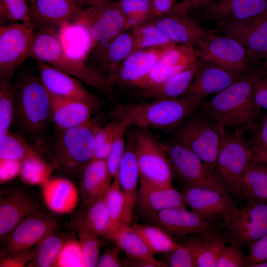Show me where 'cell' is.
Returning <instances> with one entry per match:
<instances>
[{"instance_id": "cell-1", "label": "cell", "mask_w": 267, "mask_h": 267, "mask_svg": "<svg viewBox=\"0 0 267 267\" xmlns=\"http://www.w3.org/2000/svg\"><path fill=\"white\" fill-rule=\"evenodd\" d=\"M261 68L252 69L240 80L203 102L199 109L221 129L232 127L245 131L256 125L260 109L254 100Z\"/></svg>"}, {"instance_id": "cell-2", "label": "cell", "mask_w": 267, "mask_h": 267, "mask_svg": "<svg viewBox=\"0 0 267 267\" xmlns=\"http://www.w3.org/2000/svg\"><path fill=\"white\" fill-rule=\"evenodd\" d=\"M204 99L194 97L154 99L151 101L118 106L115 119L143 129L175 130L195 112Z\"/></svg>"}, {"instance_id": "cell-3", "label": "cell", "mask_w": 267, "mask_h": 267, "mask_svg": "<svg viewBox=\"0 0 267 267\" xmlns=\"http://www.w3.org/2000/svg\"><path fill=\"white\" fill-rule=\"evenodd\" d=\"M30 57L45 62L114 99L113 87L104 76L85 60L67 53L61 44L57 27L35 32Z\"/></svg>"}, {"instance_id": "cell-4", "label": "cell", "mask_w": 267, "mask_h": 267, "mask_svg": "<svg viewBox=\"0 0 267 267\" xmlns=\"http://www.w3.org/2000/svg\"><path fill=\"white\" fill-rule=\"evenodd\" d=\"M13 120L21 131L41 144L51 120V99L40 77L27 75L15 84Z\"/></svg>"}, {"instance_id": "cell-5", "label": "cell", "mask_w": 267, "mask_h": 267, "mask_svg": "<svg viewBox=\"0 0 267 267\" xmlns=\"http://www.w3.org/2000/svg\"><path fill=\"white\" fill-rule=\"evenodd\" d=\"M95 126L90 121L61 130L54 141L45 148L53 169L72 176H82L93 158Z\"/></svg>"}, {"instance_id": "cell-6", "label": "cell", "mask_w": 267, "mask_h": 267, "mask_svg": "<svg viewBox=\"0 0 267 267\" xmlns=\"http://www.w3.org/2000/svg\"><path fill=\"white\" fill-rule=\"evenodd\" d=\"M244 131L223 133L214 171L233 196L241 197L242 177L250 163L255 160Z\"/></svg>"}, {"instance_id": "cell-7", "label": "cell", "mask_w": 267, "mask_h": 267, "mask_svg": "<svg viewBox=\"0 0 267 267\" xmlns=\"http://www.w3.org/2000/svg\"><path fill=\"white\" fill-rule=\"evenodd\" d=\"M225 132L199 108L175 129L173 140L188 148L214 170Z\"/></svg>"}, {"instance_id": "cell-8", "label": "cell", "mask_w": 267, "mask_h": 267, "mask_svg": "<svg viewBox=\"0 0 267 267\" xmlns=\"http://www.w3.org/2000/svg\"><path fill=\"white\" fill-rule=\"evenodd\" d=\"M139 182L158 187L173 186V169L166 152L148 133H135Z\"/></svg>"}, {"instance_id": "cell-9", "label": "cell", "mask_w": 267, "mask_h": 267, "mask_svg": "<svg viewBox=\"0 0 267 267\" xmlns=\"http://www.w3.org/2000/svg\"><path fill=\"white\" fill-rule=\"evenodd\" d=\"M161 144L169 159L173 171L185 185L209 187L231 195L214 170L192 150L174 140Z\"/></svg>"}, {"instance_id": "cell-10", "label": "cell", "mask_w": 267, "mask_h": 267, "mask_svg": "<svg viewBox=\"0 0 267 267\" xmlns=\"http://www.w3.org/2000/svg\"><path fill=\"white\" fill-rule=\"evenodd\" d=\"M34 30L31 22L0 26V81L10 80L19 66L30 57Z\"/></svg>"}, {"instance_id": "cell-11", "label": "cell", "mask_w": 267, "mask_h": 267, "mask_svg": "<svg viewBox=\"0 0 267 267\" xmlns=\"http://www.w3.org/2000/svg\"><path fill=\"white\" fill-rule=\"evenodd\" d=\"M83 24L90 38L89 53L127 30V22L117 1L101 7L82 9L73 20Z\"/></svg>"}, {"instance_id": "cell-12", "label": "cell", "mask_w": 267, "mask_h": 267, "mask_svg": "<svg viewBox=\"0 0 267 267\" xmlns=\"http://www.w3.org/2000/svg\"><path fill=\"white\" fill-rule=\"evenodd\" d=\"M57 222L51 216L38 211L19 222L1 240V258L12 256L38 245L55 232Z\"/></svg>"}, {"instance_id": "cell-13", "label": "cell", "mask_w": 267, "mask_h": 267, "mask_svg": "<svg viewBox=\"0 0 267 267\" xmlns=\"http://www.w3.org/2000/svg\"><path fill=\"white\" fill-rule=\"evenodd\" d=\"M198 47L199 60L233 72L245 73L252 69L253 62L248 51L234 38L214 33Z\"/></svg>"}, {"instance_id": "cell-14", "label": "cell", "mask_w": 267, "mask_h": 267, "mask_svg": "<svg viewBox=\"0 0 267 267\" xmlns=\"http://www.w3.org/2000/svg\"><path fill=\"white\" fill-rule=\"evenodd\" d=\"M182 193L192 211L221 224L239 209L231 195L209 187L185 185Z\"/></svg>"}, {"instance_id": "cell-15", "label": "cell", "mask_w": 267, "mask_h": 267, "mask_svg": "<svg viewBox=\"0 0 267 267\" xmlns=\"http://www.w3.org/2000/svg\"><path fill=\"white\" fill-rule=\"evenodd\" d=\"M149 218L151 223L163 228L174 240L190 234L219 233V226L222 225L182 207L164 210Z\"/></svg>"}, {"instance_id": "cell-16", "label": "cell", "mask_w": 267, "mask_h": 267, "mask_svg": "<svg viewBox=\"0 0 267 267\" xmlns=\"http://www.w3.org/2000/svg\"><path fill=\"white\" fill-rule=\"evenodd\" d=\"M238 244L249 246L267 234V202H251L222 223Z\"/></svg>"}, {"instance_id": "cell-17", "label": "cell", "mask_w": 267, "mask_h": 267, "mask_svg": "<svg viewBox=\"0 0 267 267\" xmlns=\"http://www.w3.org/2000/svg\"><path fill=\"white\" fill-rule=\"evenodd\" d=\"M217 26L216 32L224 33L245 46L252 62L267 56V10L245 21Z\"/></svg>"}, {"instance_id": "cell-18", "label": "cell", "mask_w": 267, "mask_h": 267, "mask_svg": "<svg viewBox=\"0 0 267 267\" xmlns=\"http://www.w3.org/2000/svg\"><path fill=\"white\" fill-rule=\"evenodd\" d=\"M267 10V0H217L196 10L197 20L217 24L239 22Z\"/></svg>"}, {"instance_id": "cell-19", "label": "cell", "mask_w": 267, "mask_h": 267, "mask_svg": "<svg viewBox=\"0 0 267 267\" xmlns=\"http://www.w3.org/2000/svg\"><path fill=\"white\" fill-rule=\"evenodd\" d=\"M149 23L163 31L177 45L198 47L217 32L208 30L188 15L174 11L157 18Z\"/></svg>"}, {"instance_id": "cell-20", "label": "cell", "mask_w": 267, "mask_h": 267, "mask_svg": "<svg viewBox=\"0 0 267 267\" xmlns=\"http://www.w3.org/2000/svg\"><path fill=\"white\" fill-rule=\"evenodd\" d=\"M116 176L120 188L125 196L123 225H130L132 224L134 211L136 206L139 179L134 133H130L127 134L125 150Z\"/></svg>"}, {"instance_id": "cell-21", "label": "cell", "mask_w": 267, "mask_h": 267, "mask_svg": "<svg viewBox=\"0 0 267 267\" xmlns=\"http://www.w3.org/2000/svg\"><path fill=\"white\" fill-rule=\"evenodd\" d=\"M36 61L41 81L50 94L82 100L90 105L93 110L97 109L98 101L80 80L45 62Z\"/></svg>"}, {"instance_id": "cell-22", "label": "cell", "mask_w": 267, "mask_h": 267, "mask_svg": "<svg viewBox=\"0 0 267 267\" xmlns=\"http://www.w3.org/2000/svg\"><path fill=\"white\" fill-rule=\"evenodd\" d=\"M198 61L197 72L183 97L204 99L211 94L224 89L246 73L230 71L207 62Z\"/></svg>"}, {"instance_id": "cell-23", "label": "cell", "mask_w": 267, "mask_h": 267, "mask_svg": "<svg viewBox=\"0 0 267 267\" xmlns=\"http://www.w3.org/2000/svg\"><path fill=\"white\" fill-rule=\"evenodd\" d=\"M133 45L130 31H124L92 51L86 62L108 80L132 53Z\"/></svg>"}, {"instance_id": "cell-24", "label": "cell", "mask_w": 267, "mask_h": 267, "mask_svg": "<svg viewBox=\"0 0 267 267\" xmlns=\"http://www.w3.org/2000/svg\"><path fill=\"white\" fill-rule=\"evenodd\" d=\"M75 0H36L31 6L32 23L37 31L73 20L82 9Z\"/></svg>"}, {"instance_id": "cell-25", "label": "cell", "mask_w": 267, "mask_h": 267, "mask_svg": "<svg viewBox=\"0 0 267 267\" xmlns=\"http://www.w3.org/2000/svg\"><path fill=\"white\" fill-rule=\"evenodd\" d=\"M38 203L29 195L15 190L0 196V237L1 240L19 222L40 211Z\"/></svg>"}, {"instance_id": "cell-26", "label": "cell", "mask_w": 267, "mask_h": 267, "mask_svg": "<svg viewBox=\"0 0 267 267\" xmlns=\"http://www.w3.org/2000/svg\"><path fill=\"white\" fill-rule=\"evenodd\" d=\"M137 206L142 214L149 217L166 209L186 208V204L182 193L173 186L158 187L139 182Z\"/></svg>"}, {"instance_id": "cell-27", "label": "cell", "mask_w": 267, "mask_h": 267, "mask_svg": "<svg viewBox=\"0 0 267 267\" xmlns=\"http://www.w3.org/2000/svg\"><path fill=\"white\" fill-rule=\"evenodd\" d=\"M41 186L44 201L52 212L67 214L77 207L80 193L76 185L71 181L61 178H50Z\"/></svg>"}, {"instance_id": "cell-28", "label": "cell", "mask_w": 267, "mask_h": 267, "mask_svg": "<svg viewBox=\"0 0 267 267\" xmlns=\"http://www.w3.org/2000/svg\"><path fill=\"white\" fill-rule=\"evenodd\" d=\"M49 95L51 120L60 130L80 126L90 121L93 109L87 102L50 93Z\"/></svg>"}, {"instance_id": "cell-29", "label": "cell", "mask_w": 267, "mask_h": 267, "mask_svg": "<svg viewBox=\"0 0 267 267\" xmlns=\"http://www.w3.org/2000/svg\"><path fill=\"white\" fill-rule=\"evenodd\" d=\"M82 206L87 208L93 203L102 191L111 184L106 160L93 159L82 175Z\"/></svg>"}, {"instance_id": "cell-30", "label": "cell", "mask_w": 267, "mask_h": 267, "mask_svg": "<svg viewBox=\"0 0 267 267\" xmlns=\"http://www.w3.org/2000/svg\"><path fill=\"white\" fill-rule=\"evenodd\" d=\"M183 243L191 250L197 267H217L220 255L226 246V241L220 233L194 234Z\"/></svg>"}, {"instance_id": "cell-31", "label": "cell", "mask_w": 267, "mask_h": 267, "mask_svg": "<svg viewBox=\"0 0 267 267\" xmlns=\"http://www.w3.org/2000/svg\"><path fill=\"white\" fill-rule=\"evenodd\" d=\"M199 66L198 61L191 67L157 85L140 90L144 97L151 99L181 97L195 77Z\"/></svg>"}, {"instance_id": "cell-32", "label": "cell", "mask_w": 267, "mask_h": 267, "mask_svg": "<svg viewBox=\"0 0 267 267\" xmlns=\"http://www.w3.org/2000/svg\"><path fill=\"white\" fill-rule=\"evenodd\" d=\"M59 26V37L68 54L85 60L90 50V38L87 28L81 23L72 20Z\"/></svg>"}, {"instance_id": "cell-33", "label": "cell", "mask_w": 267, "mask_h": 267, "mask_svg": "<svg viewBox=\"0 0 267 267\" xmlns=\"http://www.w3.org/2000/svg\"><path fill=\"white\" fill-rule=\"evenodd\" d=\"M241 197L247 203L267 202V165L252 161L241 180Z\"/></svg>"}, {"instance_id": "cell-34", "label": "cell", "mask_w": 267, "mask_h": 267, "mask_svg": "<svg viewBox=\"0 0 267 267\" xmlns=\"http://www.w3.org/2000/svg\"><path fill=\"white\" fill-rule=\"evenodd\" d=\"M106 201L108 213L106 238L113 240L119 228L123 225L125 196L119 185L116 175L107 189Z\"/></svg>"}, {"instance_id": "cell-35", "label": "cell", "mask_w": 267, "mask_h": 267, "mask_svg": "<svg viewBox=\"0 0 267 267\" xmlns=\"http://www.w3.org/2000/svg\"><path fill=\"white\" fill-rule=\"evenodd\" d=\"M131 226L141 236L154 254H165L175 249L179 245L168 232L158 225L152 223H134Z\"/></svg>"}, {"instance_id": "cell-36", "label": "cell", "mask_w": 267, "mask_h": 267, "mask_svg": "<svg viewBox=\"0 0 267 267\" xmlns=\"http://www.w3.org/2000/svg\"><path fill=\"white\" fill-rule=\"evenodd\" d=\"M113 241L126 253L128 257L143 259L154 256L143 239L131 225L121 226Z\"/></svg>"}, {"instance_id": "cell-37", "label": "cell", "mask_w": 267, "mask_h": 267, "mask_svg": "<svg viewBox=\"0 0 267 267\" xmlns=\"http://www.w3.org/2000/svg\"><path fill=\"white\" fill-rule=\"evenodd\" d=\"M109 186L102 191L93 203L85 209V213L79 216L90 231L99 236L105 237L109 222L106 194Z\"/></svg>"}, {"instance_id": "cell-38", "label": "cell", "mask_w": 267, "mask_h": 267, "mask_svg": "<svg viewBox=\"0 0 267 267\" xmlns=\"http://www.w3.org/2000/svg\"><path fill=\"white\" fill-rule=\"evenodd\" d=\"M130 32L133 43L132 53L144 48L176 44L163 31L149 22L131 29Z\"/></svg>"}, {"instance_id": "cell-39", "label": "cell", "mask_w": 267, "mask_h": 267, "mask_svg": "<svg viewBox=\"0 0 267 267\" xmlns=\"http://www.w3.org/2000/svg\"><path fill=\"white\" fill-rule=\"evenodd\" d=\"M39 156L21 136L12 134L9 131L0 134V159L22 162Z\"/></svg>"}, {"instance_id": "cell-40", "label": "cell", "mask_w": 267, "mask_h": 267, "mask_svg": "<svg viewBox=\"0 0 267 267\" xmlns=\"http://www.w3.org/2000/svg\"><path fill=\"white\" fill-rule=\"evenodd\" d=\"M77 230L83 257V267H97L99 259L101 241L99 236L90 231L79 217L73 222Z\"/></svg>"}, {"instance_id": "cell-41", "label": "cell", "mask_w": 267, "mask_h": 267, "mask_svg": "<svg viewBox=\"0 0 267 267\" xmlns=\"http://www.w3.org/2000/svg\"><path fill=\"white\" fill-rule=\"evenodd\" d=\"M67 238L62 235L52 232L37 245L34 258L29 263L28 267H50L54 262Z\"/></svg>"}, {"instance_id": "cell-42", "label": "cell", "mask_w": 267, "mask_h": 267, "mask_svg": "<svg viewBox=\"0 0 267 267\" xmlns=\"http://www.w3.org/2000/svg\"><path fill=\"white\" fill-rule=\"evenodd\" d=\"M117 2L126 20L127 30L150 22L149 0H118Z\"/></svg>"}, {"instance_id": "cell-43", "label": "cell", "mask_w": 267, "mask_h": 267, "mask_svg": "<svg viewBox=\"0 0 267 267\" xmlns=\"http://www.w3.org/2000/svg\"><path fill=\"white\" fill-rule=\"evenodd\" d=\"M52 166L39 156L21 162L19 174L24 182L30 185H42L50 178Z\"/></svg>"}, {"instance_id": "cell-44", "label": "cell", "mask_w": 267, "mask_h": 267, "mask_svg": "<svg viewBox=\"0 0 267 267\" xmlns=\"http://www.w3.org/2000/svg\"><path fill=\"white\" fill-rule=\"evenodd\" d=\"M15 93L11 80L0 82V134L9 132L13 120Z\"/></svg>"}, {"instance_id": "cell-45", "label": "cell", "mask_w": 267, "mask_h": 267, "mask_svg": "<svg viewBox=\"0 0 267 267\" xmlns=\"http://www.w3.org/2000/svg\"><path fill=\"white\" fill-rule=\"evenodd\" d=\"M118 120V125L115 133L108 156L106 160L111 179L116 175L121 158L126 145V131L130 126L129 123L124 120Z\"/></svg>"}, {"instance_id": "cell-46", "label": "cell", "mask_w": 267, "mask_h": 267, "mask_svg": "<svg viewBox=\"0 0 267 267\" xmlns=\"http://www.w3.org/2000/svg\"><path fill=\"white\" fill-rule=\"evenodd\" d=\"M84 257L79 240L67 238L53 265L54 267H83Z\"/></svg>"}, {"instance_id": "cell-47", "label": "cell", "mask_w": 267, "mask_h": 267, "mask_svg": "<svg viewBox=\"0 0 267 267\" xmlns=\"http://www.w3.org/2000/svg\"><path fill=\"white\" fill-rule=\"evenodd\" d=\"M0 22H31V9L27 0H0Z\"/></svg>"}, {"instance_id": "cell-48", "label": "cell", "mask_w": 267, "mask_h": 267, "mask_svg": "<svg viewBox=\"0 0 267 267\" xmlns=\"http://www.w3.org/2000/svg\"><path fill=\"white\" fill-rule=\"evenodd\" d=\"M118 120L110 122L103 127L95 126L93 159L106 160L112 145Z\"/></svg>"}, {"instance_id": "cell-49", "label": "cell", "mask_w": 267, "mask_h": 267, "mask_svg": "<svg viewBox=\"0 0 267 267\" xmlns=\"http://www.w3.org/2000/svg\"><path fill=\"white\" fill-rule=\"evenodd\" d=\"M254 131L249 144L256 161L267 165V112Z\"/></svg>"}, {"instance_id": "cell-50", "label": "cell", "mask_w": 267, "mask_h": 267, "mask_svg": "<svg viewBox=\"0 0 267 267\" xmlns=\"http://www.w3.org/2000/svg\"><path fill=\"white\" fill-rule=\"evenodd\" d=\"M163 262L167 267H195L196 261L190 248L185 243H179L172 251L165 254Z\"/></svg>"}, {"instance_id": "cell-51", "label": "cell", "mask_w": 267, "mask_h": 267, "mask_svg": "<svg viewBox=\"0 0 267 267\" xmlns=\"http://www.w3.org/2000/svg\"><path fill=\"white\" fill-rule=\"evenodd\" d=\"M235 242L224 248L219 258L217 267H248L249 262Z\"/></svg>"}, {"instance_id": "cell-52", "label": "cell", "mask_w": 267, "mask_h": 267, "mask_svg": "<svg viewBox=\"0 0 267 267\" xmlns=\"http://www.w3.org/2000/svg\"><path fill=\"white\" fill-rule=\"evenodd\" d=\"M37 245L29 250L20 252L12 256L1 258L0 267H23L26 266L34 258Z\"/></svg>"}, {"instance_id": "cell-53", "label": "cell", "mask_w": 267, "mask_h": 267, "mask_svg": "<svg viewBox=\"0 0 267 267\" xmlns=\"http://www.w3.org/2000/svg\"><path fill=\"white\" fill-rule=\"evenodd\" d=\"M248 246L249 265L267 261V234Z\"/></svg>"}, {"instance_id": "cell-54", "label": "cell", "mask_w": 267, "mask_h": 267, "mask_svg": "<svg viewBox=\"0 0 267 267\" xmlns=\"http://www.w3.org/2000/svg\"><path fill=\"white\" fill-rule=\"evenodd\" d=\"M261 70L256 83L254 100L259 109L264 108L267 110V72L262 68Z\"/></svg>"}, {"instance_id": "cell-55", "label": "cell", "mask_w": 267, "mask_h": 267, "mask_svg": "<svg viewBox=\"0 0 267 267\" xmlns=\"http://www.w3.org/2000/svg\"><path fill=\"white\" fill-rule=\"evenodd\" d=\"M21 166L20 161L0 159V183L7 182L19 175Z\"/></svg>"}, {"instance_id": "cell-56", "label": "cell", "mask_w": 267, "mask_h": 267, "mask_svg": "<svg viewBox=\"0 0 267 267\" xmlns=\"http://www.w3.org/2000/svg\"><path fill=\"white\" fill-rule=\"evenodd\" d=\"M121 249L117 246L106 250L99 257L98 267H124L123 261L120 258Z\"/></svg>"}, {"instance_id": "cell-57", "label": "cell", "mask_w": 267, "mask_h": 267, "mask_svg": "<svg viewBox=\"0 0 267 267\" xmlns=\"http://www.w3.org/2000/svg\"><path fill=\"white\" fill-rule=\"evenodd\" d=\"M151 14L150 21L172 12L176 5V0H149Z\"/></svg>"}, {"instance_id": "cell-58", "label": "cell", "mask_w": 267, "mask_h": 267, "mask_svg": "<svg viewBox=\"0 0 267 267\" xmlns=\"http://www.w3.org/2000/svg\"><path fill=\"white\" fill-rule=\"evenodd\" d=\"M214 0H182L176 4L173 11L188 14L214 1Z\"/></svg>"}, {"instance_id": "cell-59", "label": "cell", "mask_w": 267, "mask_h": 267, "mask_svg": "<svg viewBox=\"0 0 267 267\" xmlns=\"http://www.w3.org/2000/svg\"><path fill=\"white\" fill-rule=\"evenodd\" d=\"M125 267H167L163 261L155 258L154 256L149 258L134 259L128 257L123 261Z\"/></svg>"}, {"instance_id": "cell-60", "label": "cell", "mask_w": 267, "mask_h": 267, "mask_svg": "<svg viewBox=\"0 0 267 267\" xmlns=\"http://www.w3.org/2000/svg\"><path fill=\"white\" fill-rule=\"evenodd\" d=\"M79 4H87L89 6L93 7H101L107 3H108L110 0H75Z\"/></svg>"}, {"instance_id": "cell-61", "label": "cell", "mask_w": 267, "mask_h": 267, "mask_svg": "<svg viewBox=\"0 0 267 267\" xmlns=\"http://www.w3.org/2000/svg\"><path fill=\"white\" fill-rule=\"evenodd\" d=\"M264 62L261 66V68L264 71L267 72V56L264 58Z\"/></svg>"}, {"instance_id": "cell-62", "label": "cell", "mask_w": 267, "mask_h": 267, "mask_svg": "<svg viewBox=\"0 0 267 267\" xmlns=\"http://www.w3.org/2000/svg\"><path fill=\"white\" fill-rule=\"evenodd\" d=\"M30 2V5H32L35 1L36 0H29Z\"/></svg>"}, {"instance_id": "cell-63", "label": "cell", "mask_w": 267, "mask_h": 267, "mask_svg": "<svg viewBox=\"0 0 267 267\" xmlns=\"http://www.w3.org/2000/svg\"><path fill=\"white\" fill-rule=\"evenodd\" d=\"M184 0V1H188V0Z\"/></svg>"}]
</instances>
